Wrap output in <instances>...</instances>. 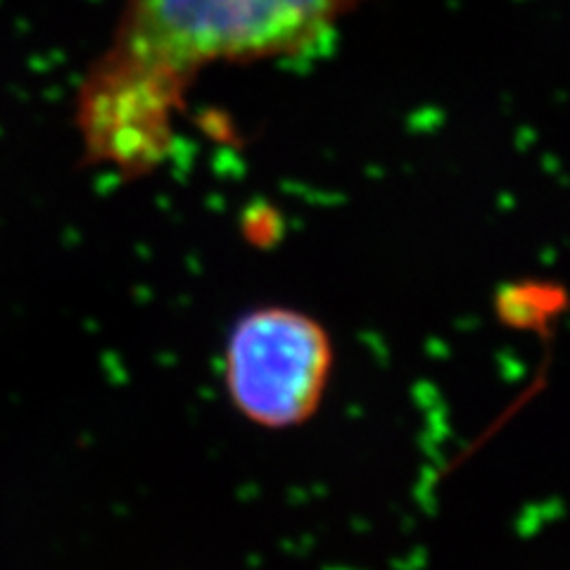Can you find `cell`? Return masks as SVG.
<instances>
[{
  "instance_id": "cell-1",
  "label": "cell",
  "mask_w": 570,
  "mask_h": 570,
  "mask_svg": "<svg viewBox=\"0 0 570 570\" xmlns=\"http://www.w3.org/2000/svg\"><path fill=\"white\" fill-rule=\"evenodd\" d=\"M360 0H124L115 33L79 86L91 163L124 176L171 150L176 115L207 67L283 58L324 39Z\"/></svg>"
},
{
  "instance_id": "cell-2",
  "label": "cell",
  "mask_w": 570,
  "mask_h": 570,
  "mask_svg": "<svg viewBox=\"0 0 570 570\" xmlns=\"http://www.w3.org/2000/svg\"><path fill=\"white\" fill-rule=\"evenodd\" d=\"M333 368L326 328L291 307H257L226 341L224 381L238 412L257 425L293 428L314 416Z\"/></svg>"
}]
</instances>
